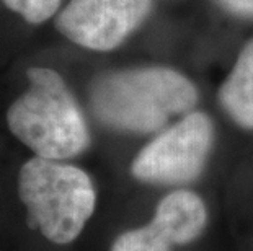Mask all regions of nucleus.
<instances>
[{"label":"nucleus","instance_id":"nucleus-9","mask_svg":"<svg viewBox=\"0 0 253 251\" xmlns=\"http://www.w3.org/2000/svg\"><path fill=\"white\" fill-rule=\"evenodd\" d=\"M2 2L8 10L20 15L30 25L44 23L61 7V0H2Z\"/></svg>","mask_w":253,"mask_h":251},{"label":"nucleus","instance_id":"nucleus-6","mask_svg":"<svg viewBox=\"0 0 253 251\" xmlns=\"http://www.w3.org/2000/svg\"><path fill=\"white\" fill-rule=\"evenodd\" d=\"M150 222L171 245H188L201 237L206 228V204L193 191H171L160 199Z\"/></svg>","mask_w":253,"mask_h":251},{"label":"nucleus","instance_id":"nucleus-2","mask_svg":"<svg viewBox=\"0 0 253 251\" xmlns=\"http://www.w3.org/2000/svg\"><path fill=\"white\" fill-rule=\"evenodd\" d=\"M26 80L28 88L7 109L10 132L42 158L67 160L87 150V121L61 73L30 67Z\"/></svg>","mask_w":253,"mask_h":251},{"label":"nucleus","instance_id":"nucleus-5","mask_svg":"<svg viewBox=\"0 0 253 251\" xmlns=\"http://www.w3.org/2000/svg\"><path fill=\"white\" fill-rule=\"evenodd\" d=\"M152 0H71L56 18V30L80 47L116 49L149 17Z\"/></svg>","mask_w":253,"mask_h":251},{"label":"nucleus","instance_id":"nucleus-3","mask_svg":"<svg viewBox=\"0 0 253 251\" xmlns=\"http://www.w3.org/2000/svg\"><path fill=\"white\" fill-rule=\"evenodd\" d=\"M18 197L30 228L56 245H69L93 215L96 191L87 172L35 155L18 172Z\"/></svg>","mask_w":253,"mask_h":251},{"label":"nucleus","instance_id":"nucleus-10","mask_svg":"<svg viewBox=\"0 0 253 251\" xmlns=\"http://www.w3.org/2000/svg\"><path fill=\"white\" fill-rule=\"evenodd\" d=\"M229 13L244 18H253V0H217Z\"/></svg>","mask_w":253,"mask_h":251},{"label":"nucleus","instance_id":"nucleus-8","mask_svg":"<svg viewBox=\"0 0 253 251\" xmlns=\"http://www.w3.org/2000/svg\"><path fill=\"white\" fill-rule=\"evenodd\" d=\"M171 243L164 233L149 222L147 225L131 228L118 235L110 251H170Z\"/></svg>","mask_w":253,"mask_h":251},{"label":"nucleus","instance_id":"nucleus-7","mask_svg":"<svg viewBox=\"0 0 253 251\" xmlns=\"http://www.w3.org/2000/svg\"><path fill=\"white\" fill-rule=\"evenodd\" d=\"M219 101L237 126L253 131V39L240 51L232 72L219 88Z\"/></svg>","mask_w":253,"mask_h":251},{"label":"nucleus","instance_id":"nucleus-1","mask_svg":"<svg viewBox=\"0 0 253 251\" xmlns=\"http://www.w3.org/2000/svg\"><path fill=\"white\" fill-rule=\"evenodd\" d=\"M198 103L190 78L167 67H137L105 73L91 83L93 114L111 129L134 134L155 132L171 116Z\"/></svg>","mask_w":253,"mask_h":251},{"label":"nucleus","instance_id":"nucleus-4","mask_svg":"<svg viewBox=\"0 0 253 251\" xmlns=\"http://www.w3.org/2000/svg\"><path fill=\"white\" fill-rule=\"evenodd\" d=\"M212 143L214 126L209 116L188 113L134 157L131 173L149 184L191 183L203 173Z\"/></svg>","mask_w":253,"mask_h":251}]
</instances>
